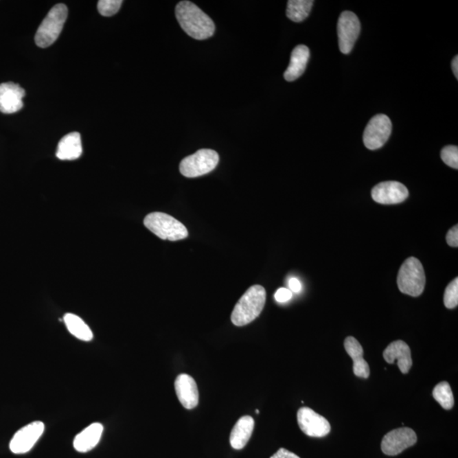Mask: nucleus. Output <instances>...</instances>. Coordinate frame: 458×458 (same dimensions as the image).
I'll return each mask as SVG.
<instances>
[{
  "label": "nucleus",
  "mask_w": 458,
  "mask_h": 458,
  "mask_svg": "<svg viewBox=\"0 0 458 458\" xmlns=\"http://www.w3.org/2000/svg\"><path fill=\"white\" fill-rule=\"evenodd\" d=\"M255 421L251 416H244L238 420L231 431L230 444L233 449L241 450L247 445L253 433Z\"/></svg>",
  "instance_id": "20"
},
{
  "label": "nucleus",
  "mask_w": 458,
  "mask_h": 458,
  "mask_svg": "<svg viewBox=\"0 0 458 458\" xmlns=\"http://www.w3.org/2000/svg\"><path fill=\"white\" fill-rule=\"evenodd\" d=\"M433 398L446 410H450L454 406L453 393L447 382H442L436 385L433 391Z\"/></svg>",
  "instance_id": "23"
},
{
  "label": "nucleus",
  "mask_w": 458,
  "mask_h": 458,
  "mask_svg": "<svg viewBox=\"0 0 458 458\" xmlns=\"http://www.w3.org/2000/svg\"><path fill=\"white\" fill-rule=\"evenodd\" d=\"M297 421L301 431L311 437H324L331 431L330 422L309 407L299 409Z\"/></svg>",
  "instance_id": "11"
},
{
  "label": "nucleus",
  "mask_w": 458,
  "mask_h": 458,
  "mask_svg": "<svg viewBox=\"0 0 458 458\" xmlns=\"http://www.w3.org/2000/svg\"><path fill=\"white\" fill-rule=\"evenodd\" d=\"M64 322L66 323L68 331L78 340L82 341L93 340L92 330L80 317L72 314V313H67L64 316Z\"/></svg>",
  "instance_id": "21"
},
{
  "label": "nucleus",
  "mask_w": 458,
  "mask_h": 458,
  "mask_svg": "<svg viewBox=\"0 0 458 458\" xmlns=\"http://www.w3.org/2000/svg\"><path fill=\"white\" fill-rule=\"evenodd\" d=\"M266 290L261 286H253L234 306L231 320L234 325L242 327L253 322L261 314L266 303Z\"/></svg>",
  "instance_id": "2"
},
{
  "label": "nucleus",
  "mask_w": 458,
  "mask_h": 458,
  "mask_svg": "<svg viewBox=\"0 0 458 458\" xmlns=\"http://www.w3.org/2000/svg\"><path fill=\"white\" fill-rule=\"evenodd\" d=\"M219 162L215 150L202 149L183 160L179 165L180 172L186 178H197L214 170Z\"/></svg>",
  "instance_id": "6"
},
{
  "label": "nucleus",
  "mask_w": 458,
  "mask_h": 458,
  "mask_svg": "<svg viewBox=\"0 0 458 458\" xmlns=\"http://www.w3.org/2000/svg\"><path fill=\"white\" fill-rule=\"evenodd\" d=\"M176 16L180 27L191 38L204 41L214 36L215 24L207 14L190 1L179 2L176 6Z\"/></svg>",
  "instance_id": "1"
},
{
  "label": "nucleus",
  "mask_w": 458,
  "mask_h": 458,
  "mask_svg": "<svg viewBox=\"0 0 458 458\" xmlns=\"http://www.w3.org/2000/svg\"><path fill=\"white\" fill-rule=\"evenodd\" d=\"M310 58V50L306 45L295 47L291 54L290 62L284 77L288 82H293L304 73Z\"/></svg>",
  "instance_id": "17"
},
{
  "label": "nucleus",
  "mask_w": 458,
  "mask_h": 458,
  "mask_svg": "<svg viewBox=\"0 0 458 458\" xmlns=\"http://www.w3.org/2000/svg\"><path fill=\"white\" fill-rule=\"evenodd\" d=\"M122 3V0H100L98 2L99 12L103 16H113L119 12Z\"/></svg>",
  "instance_id": "25"
},
{
  "label": "nucleus",
  "mask_w": 458,
  "mask_h": 458,
  "mask_svg": "<svg viewBox=\"0 0 458 458\" xmlns=\"http://www.w3.org/2000/svg\"><path fill=\"white\" fill-rule=\"evenodd\" d=\"M425 284L426 277L420 260L415 257L407 259L398 273L399 290L410 297H417L423 293Z\"/></svg>",
  "instance_id": "5"
},
{
  "label": "nucleus",
  "mask_w": 458,
  "mask_h": 458,
  "mask_svg": "<svg viewBox=\"0 0 458 458\" xmlns=\"http://www.w3.org/2000/svg\"><path fill=\"white\" fill-rule=\"evenodd\" d=\"M446 243L452 247H458V226H454L446 234Z\"/></svg>",
  "instance_id": "28"
},
{
  "label": "nucleus",
  "mask_w": 458,
  "mask_h": 458,
  "mask_svg": "<svg viewBox=\"0 0 458 458\" xmlns=\"http://www.w3.org/2000/svg\"><path fill=\"white\" fill-rule=\"evenodd\" d=\"M274 297L277 302L286 303L292 298V292L288 288H280L277 290Z\"/></svg>",
  "instance_id": "27"
},
{
  "label": "nucleus",
  "mask_w": 458,
  "mask_h": 458,
  "mask_svg": "<svg viewBox=\"0 0 458 458\" xmlns=\"http://www.w3.org/2000/svg\"><path fill=\"white\" fill-rule=\"evenodd\" d=\"M45 424L34 421L18 431L10 443V449L14 454H24L30 450L45 431Z\"/></svg>",
  "instance_id": "10"
},
{
  "label": "nucleus",
  "mask_w": 458,
  "mask_h": 458,
  "mask_svg": "<svg viewBox=\"0 0 458 458\" xmlns=\"http://www.w3.org/2000/svg\"><path fill=\"white\" fill-rule=\"evenodd\" d=\"M417 435L412 428H399L387 433L381 443V449L385 455L396 456L417 443Z\"/></svg>",
  "instance_id": "9"
},
{
  "label": "nucleus",
  "mask_w": 458,
  "mask_h": 458,
  "mask_svg": "<svg viewBox=\"0 0 458 458\" xmlns=\"http://www.w3.org/2000/svg\"><path fill=\"white\" fill-rule=\"evenodd\" d=\"M26 95L24 89L14 82H3L0 84V113L13 114L23 109V98Z\"/></svg>",
  "instance_id": "13"
},
{
  "label": "nucleus",
  "mask_w": 458,
  "mask_h": 458,
  "mask_svg": "<svg viewBox=\"0 0 458 458\" xmlns=\"http://www.w3.org/2000/svg\"><path fill=\"white\" fill-rule=\"evenodd\" d=\"M441 157L444 163L448 167L458 169V148L457 146H448L443 148Z\"/></svg>",
  "instance_id": "26"
},
{
  "label": "nucleus",
  "mask_w": 458,
  "mask_h": 458,
  "mask_svg": "<svg viewBox=\"0 0 458 458\" xmlns=\"http://www.w3.org/2000/svg\"><path fill=\"white\" fill-rule=\"evenodd\" d=\"M358 17L352 12H342L338 21L339 47L343 54H349L355 45L360 34Z\"/></svg>",
  "instance_id": "8"
},
{
  "label": "nucleus",
  "mask_w": 458,
  "mask_h": 458,
  "mask_svg": "<svg viewBox=\"0 0 458 458\" xmlns=\"http://www.w3.org/2000/svg\"><path fill=\"white\" fill-rule=\"evenodd\" d=\"M392 124L387 115L380 114L371 119L363 133V142L367 149H380L391 135Z\"/></svg>",
  "instance_id": "7"
},
{
  "label": "nucleus",
  "mask_w": 458,
  "mask_h": 458,
  "mask_svg": "<svg viewBox=\"0 0 458 458\" xmlns=\"http://www.w3.org/2000/svg\"><path fill=\"white\" fill-rule=\"evenodd\" d=\"M82 154V140L79 133H68L58 144L56 157L61 161L77 160Z\"/></svg>",
  "instance_id": "19"
},
{
  "label": "nucleus",
  "mask_w": 458,
  "mask_h": 458,
  "mask_svg": "<svg viewBox=\"0 0 458 458\" xmlns=\"http://www.w3.org/2000/svg\"><path fill=\"white\" fill-rule=\"evenodd\" d=\"M288 287H290V290L295 292V293H299L301 290V284L297 277H292L290 282H288Z\"/></svg>",
  "instance_id": "30"
},
{
  "label": "nucleus",
  "mask_w": 458,
  "mask_h": 458,
  "mask_svg": "<svg viewBox=\"0 0 458 458\" xmlns=\"http://www.w3.org/2000/svg\"><path fill=\"white\" fill-rule=\"evenodd\" d=\"M444 304L446 308L454 309L458 305V279L450 283L446 287L444 294Z\"/></svg>",
  "instance_id": "24"
},
{
  "label": "nucleus",
  "mask_w": 458,
  "mask_h": 458,
  "mask_svg": "<svg viewBox=\"0 0 458 458\" xmlns=\"http://www.w3.org/2000/svg\"><path fill=\"white\" fill-rule=\"evenodd\" d=\"M104 431L103 425L93 423L76 436L73 446L79 453H88L98 445Z\"/></svg>",
  "instance_id": "18"
},
{
  "label": "nucleus",
  "mask_w": 458,
  "mask_h": 458,
  "mask_svg": "<svg viewBox=\"0 0 458 458\" xmlns=\"http://www.w3.org/2000/svg\"><path fill=\"white\" fill-rule=\"evenodd\" d=\"M409 196V190L402 183L387 181L378 183L372 190V198L375 202L382 205L402 203Z\"/></svg>",
  "instance_id": "12"
},
{
  "label": "nucleus",
  "mask_w": 458,
  "mask_h": 458,
  "mask_svg": "<svg viewBox=\"0 0 458 458\" xmlns=\"http://www.w3.org/2000/svg\"><path fill=\"white\" fill-rule=\"evenodd\" d=\"M270 458H301L297 454L290 452L284 448H280L275 454Z\"/></svg>",
  "instance_id": "29"
},
{
  "label": "nucleus",
  "mask_w": 458,
  "mask_h": 458,
  "mask_svg": "<svg viewBox=\"0 0 458 458\" xmlns=\"http://www.w3.org/2000/svg\"><path fill=\"white\" fill-rule=\"evenodd\" d=\"M385 362L389 364L398 362L399 369L404 374H409L413 366L412 354L409 346L402 341L392 342L384 352Z\"/></svg>",
  "instance_id": "15"
},
{
  "label": "nucleus",
  "mask_w": 458,
  "mask_h": 458,
  "mask_svg": "<svg viewBox=\"0 0 458 458\" xmlns=\"http://www.w3.org/2000/svg\"><path fill=\"white\" fill-rule=\"evenodd\" d=\"M345 349L353 360V373L356 377L367 378L370 375L369 363L363 358V349L354 337H347L345 341Z\"/></svg>",
  "instance_id": "16"
},
{
  "label": "nucleus",
  "mask_w": 458,
  "mask_h": 458,
  "mask_svg": "<svg viewBox=\"0 0 458 458\" xmlns=\"http://www.w3.org/2000/svg\"><path fill=\"white\" fill-rule=\"evenodd\" d=\"M144 225L154 236L163 240L178 241L186 239L189 232L181 222L163 212H152L144 220Z\"/></svg>",
  "instance_id": "3"
},
{
  "label": "nucleus",
  "mask_w": 458,
  "mask_h": 458,
  "mask_svg": "<svg viewBox=\"0 0 458 458\" xmlns=\"http://www.w3.org/2000/svg\"><path fill=\"white\" fill-rule=\"evenodd\" d=\"M68 9L63 3H58L49 10L35 35V43L41 48L52 45L59 38L67 19Z\"/></svg>",
  "instance_id": "4"
},
{
  "label": "nucleus",
  "mask_w": 458,
  "mask_h": 458,
  "mask_svg": "<svg viewBox=\"0 0 458 458\" xmlns=\"http://www.w3.org/2000/svg\"><path fill=\"white\" fill-rule=\"evenodd\" d=\"M452 67H453V71L454 75H455V77L457 79H458V56H456L454 57V59L453 60L452 63Z\"/></svg>",
  "instance_id": "31"
},
{
  "label": "nucleus",
  "mask_w": 458,
  "mask_h": 458,
  "mask_svg": "<svg viewBox=\"0 0 458 458\" xmlns=\"http://www.w3.org/2000/svg\"><path fill=\"white\" fill-rule=\"evenodd\" d=\"M175 391L180 403L186 409H194L199 403V391L196 382L194 378L185 374H180L176 377Z\"/></svg>",
  "instance_id": "14"
},
{
  "label": "nucleus",
  "mask_w": 458,
  "mask_h": 458,
  "mask_svg": "<svg viewBox=\"0 0 458 458\" xmlns=\"http://www.w3.org/2000/svg\"><path fill=\"white\" fill-rule=\"evenodd\" d=\"M313 3L312 0H290L287 5V17L295 23H301L308 17Z\"/></svg>",
  "instance_id": "22"
}]
</instances>
